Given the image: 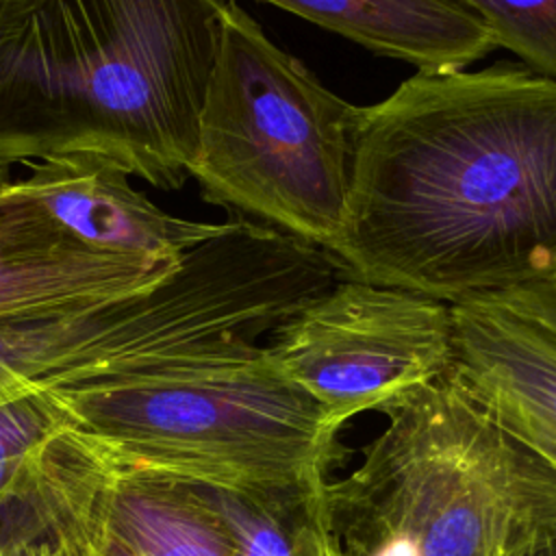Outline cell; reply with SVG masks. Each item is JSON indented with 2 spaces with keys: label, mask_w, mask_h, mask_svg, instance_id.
I'll use <instances>...</instances> for the list:
<instances>
[{
  "label": "cell",
  "mask_w": 556,
  "mask_h": 556,
  "mask_svg": "<svg viewBox=\"0 0 556 556\" xmlns=\"http://www.w3.org/2000/svg\"><path fill=\"white\" fill-rule=\"evenodd\" d=\"M256 339L232 334L150 367L54 387L67 434L111 465L185 484L243 491L328 480L339 430Z\"/></svg>",
  "instance_id": "277c9868"
},
{
  "label": "cell",
  "mask_w": 556,
  "mask_h": 556,
  "mask_svg": "<svg viewBox=\"0 0 556 556\" xmlns=\"http://www.w3.org/2000/svg\"><path fill=\"white\" fill-rule=\"evenodd\" d=\"M330 254L447 304L556 278V80L523 63L417 72L365 106Z\"/></svg>",
  "instance_id": "6da1fadb"
},
{
  "label": "cell",
  "mask_w": 556,
  "mask_h": 556,
  "mask_svg": "<svg viewBox=\"0 0 556 556\" xmlns=\"http://www.w3.org/2000/svg\"><path fill=\"white\" fill-rule=\"evenodd\" d=\"M17 182L80 241L161 265H176L222 226L165 213L122 169L93 156L30 163Z\"/></svg>",
  "instance_id": "30bf717a"
},
{
  "label": "cell",
  "mask_w": 556,
  "mask_h": 556,
  "mask_svg": "<svg viewBox=\"0 0 556 556\" xmlns=\"http://www.w3.org/2000/svg\"><path fill=\"white\" fill-rule=\"evenodd\" d=\"M328 482L343 556H517L556 534V471L452 367Z\"/></svg>",
  "instance_id": "3957f363"
},
{
  "label": "cell",
  "mask_w": 556,
  "mask_h": 556,
  "mask_svg": "<svg viewBox=\"0 0 556 556\" xmlns=\"http://www.w3.org/2000/svg\"><path fill=\"white\" fill-rule=\"evenodd\" d=\"M17 502L83 517L137 556H228L187 484L111 465L67 432L35 456Z\"/></svg>",
  "instance_id": "ba28073f"
},
{
  "label": "cell",
  "mask_w": 556,
  "mask_h": 556,
  "mask_svg": "<svg viewBox=\"0 0 556 556\" xmlns=\"http://www.w3.org/2000/svg\"><path fill=\"white\" fill-rule=\"evenodd\" d=\"M265 352L341 430L361 413L387 415L454 367L452 306L408 289L341 278L282 319Z\"/></svg>",
  "instance_id": "8992f818"
},
{
  "label": "cell",
  "mask_w": 556,
  "mask_h": 556,
  "mask_svg": "<svg viewBox=\"0 0 556 556\" xmlns=\"http://www.w3.org/2000/svg\"><path fill=\"white\" fill-rule=\"evenodd\" d=\"M70 426L54 387H37L0 402V506L20 500L35 456Z\"/></svg>",
  "instance_id": "4fadbf2b"
},
{
  "label": "cell",
  "mask_w": 556,
  "mask_h": 556,
  "mask_svg": "<svg viewBox=\"0 0 556 556\" xmlns=\"http://www.w3.org/2000/svg\"><path fill=\"white\" fill-rule=\"evenodd\" d=\"M28 508L33 513V521H37V528L41 532L72 534L83 543H87L96 556H137L126 545H122L119 541H115L104 530H100L98 526H93L83 517H76L61 508L39 506V504H33Z\"/></svg>",
  "instance_id": "9a60e30c"
},
{
  "label": "cell",
  "mask_w": 556,
  "mask_h": 556,
  "mask_svg": "<svg viewBox=\"0 0 556 556\" xmlns=\"http://www.w3.org/2000/svg\"><path fill=\"white\" fill-rule=\"evenodd\" d=\"M517 556H556V534L543 539L541 543L528 547L526 552H521Z\"/></svg>",
  "instance_id": "ac0fdd59"
},
{
  "label": "cell",
  "mask_w": 556,
  "mask_h": 556,
  "mask_svg": "<svg viewBox=\"0 0 556 556\" xmlns=\"http://www.w3.org/2000/svg\"><path fill=\"white\" fill-rule=\"evenodd\" d=\"M9 180H11V178H9V165L0 161V185H4V182H9Z\"/></svg>",
  "instance_id": "d6986e66"
},
{
  "label": "cell",
  "mask_w": 556,
  "mask_h": 556,
  "mask_svg": "<svg viewBox=\"0 0 556 556\" xmlns=\"http://www.w3.org/2000/svg\"><path fill=\"white\" fill-rule=\"evenodd\" d=\"M176 265L93 248L63 228L17 180L0 185V317L126 295Z\"/></svg>",
  "instance_id": "9c48e42d"
},
{
  "label": "cell",
  "mask_w": 556,
  "mask_h": 556,
  "mask_svg": "<svg viewBox=\"0 0 556 556\" xmlns=\"http://www.w3.org/2000/svg\"><path fill=\"white\" fill-rule=\"evenodd\" d=\"M46 534L52 536L54 541H59L67 549L70 556H96L87 543H83L80 539H76L72 534H63V532H46Z\"/></svg>",
  "instance_id": "e0dca14e"
},
{
  "label": "cell",
  "mask_w": 556,
  "mask_h": 556,
  "mask_svg": "<svg viewBox=\"0 0 556 556\" xmlns=\"http://www.w3.org/2000/svg\"><path fill=\"white\" fill-rule=\"evenodd\" d=\"M0 556H70L67 549L41 530H0Z\"/></svg>",
  "instance_id": "2e32d148"
},
{
  "label": "cell",
  "mask_w": 556,
  "mask_h": 556,
  "mask_svg": "<svg viewBox=\"0 0 556 556\" xmlns=\"http://www.w3.org/2000/svg\"><path fill=\"white\" fill-rule=\"evenodd\" d=\"M489 28L497 48L556 80V0H460Z\"/></svg>",
  "instance_id": "5bb4252c"
},
{
  "label": "cell",
  "mask_w": 556,
  "mask_h": 556,
  "mask_svg": "<svg viewBox=\"0 0 556 556\" xmlns=\"http://www.w3.org/2000/svg\"><path fill=\"white\" fill-rule=\"evenodd\" d=\"M417 72L465 70L497 48L460 0H261Z\"/></svg>",
  "instance_id": "8fae6325"
},
{
  "label": "cell",
  "mask_w": 556,
  "mask_h": 556,
  "mask_svg": "<svg viewBox=\"0 0 556 556\" xmlns=\"http://www.w3.org/2000/svg\"><path fill=\"white\" fill-rule=\"evenodd\" d=\"M230 0H0V161L191 176Z\"/></svg>",
  "instance_id": "7a4b0ae2"
},
{
  "label": "cell",
  "mask_w": 556,
  "mask_h": 556,
  "mask_svg": "<svg viewBox=\"0 0 556 556\" xmlns=\"http://www.w3.org/2000/svg\"><path fill=\"white\" fill-rule=\"evenodd\" d=\"M328 482L243 491L187 486L215 523L228 556H343L332 528Z\"/></svg>",
  "instance_id": "7c38bea8"
},
{
  "label": "cell",
  "mask_w": 556,
  "mask_h": 556,
  "mask_svg": "<svg viewBox=\"0 0 556 556\" xmlns=\"http://www.w3.org/2000/svg\"><path fill=\"white\" fill-rule=\"evenodd\" d=\"M454 369L556 471V278L452 302Z\"/></svg>",
  "instance_id": "52a82bcc"
},
{
  "label": "cell",
  "mask_w": 556,
  "mask_h": 556,
  "mask_svg": "<svg viewBox=\"0 0 556 556\" xmlns=\"http://www.w3.org/2000/svg\"><path fill=\"white\" fill-rule=\"evenodd\" d=\"M363 111L230 0L191 178L206 202L330 252L348 213Z\"/></svg>",
  "instance_id": "5b68a950"
}]
</instances>
